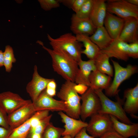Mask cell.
I'll use <instances>...</instances> for the list:
<instances>
[{
	"mask_svg": "<svg viewBox=\"0 0 138 138\" xmlns=\"http://www.w3.org/2000/svg\"><path fill=\"white\" fill-rule=\"evenodd\" d=\"M91 117L86 129L89 133L94 137L99 138L113 129L112 122L109 115L98 113Z\"/></svg>",
	"mask_w": 138,
	"mask_h": 138,
	"instance_id": "6",
	"label": "cell"
},
{
	"mask_svg": "<svg viewBox=\"0 0 138 138\" xmlns=\"http://www.w3.org/2000/svg\"><path fill=\"white\" fill-rule=\"evenodd\" d=\"M86 128L82 129L76 135L74 138H95L88 135L86 132Z\"/></svg>",
	"mask_w": 138,
	"mask_h": 138,
	"instance_id": "37",
	"label": "cell"
},
{
	"mask_svg": "<svg viewBox=\"0 0 138 138\" xmlns=\"http://www.w3.org/2000/svg\"><path fill=\"white\" fill-rule=\"evenodd\" d=\"M106 3L107 12L125 19L130 17L138 18V6L125 0H109Z\"/></svg>",
	"mask_w": 138,
	"mask_h": 138,
	"instance_id": "8",
	"label": "cell"
},
{
	"mask_svg": "<svg viewBox=\"0 0 138 138\" xmlns=\"http://www.w3.org/2000/svg\"><path fill=\"white\" fill-rule=\"evenodd\" d=\"M76 36L77 40L82 43L85 47L82 53L85 54L89 60H94L100 51L99 48L91 40L88 35L80 34Z\"/></svg>",
	"mask_w": 138,
	"mask_h": 138,
	"instance_id": "23",
	"label": "cell"
},
{
	"mask_svg": "<svg viewBox=\"0 0 138 138\" xmlns=\"http://www.w3.org/2000/svg\"><path fill=\"white\" fill-rule=\"evenodd\" d=\"M88 87L83 85L78 84L76 86V90L78 93L82 95L84 94L87 89Z\"/></svg>",
	"mask_w": 138,
	"mask_h": 138,
	"instance_id": "38",
	"label": "cell"
},
{
	"mask_svg": "<svg viewBox=\"0 0 138 138\" xmlns=\"http://www.w3.org/2000/svg\"><path fill=\"white\" fill-rule=\"evenodd\" d=\"M76 85L74 82L66 81L62 85L57 96L66 104L67 108L66 114L72 118L78 119L80 116L81 97L76 90Z\"/></svg>",
	"mask_w": 138,
	"mask_h": 138,
	"instance_id": "3",
	"label": "cell"
},
{
	"mask_svg": "<svg viewBox=\"0 0 138 138\" xmlns=\"http://www.w3.org/2000/svg\"><path fill=\"white\" fill-rule=\"evenodd\" d=\"M82 101L80 116L85 121L88 117L98 113L101 107L99 98L94 90L89 87L81 96Z\"/></svg>",
	"mask_w": 138,
	"mask_h": 138,
	"instance_id": "7",
	"label": "cell"
},
{
	"mask_svg": "<svg viewBox=\"0 0 138 138\" xmlns=\"http://www.w3.org/2000/svg\"><path fill=\"white\" fill-rule=\"evenodd\" d=\"M3 55V66L6 71L9 73L13 67V64L16 61L13 49L11 46L7 45L5 47Z\"/></svg>",
	"mask_w": 138,
	"mask_h": 138,
	"instance_id": "27",
	"label": "cell"
},
{
	"mask_svg": "<svg viewBox=\"0 0 138 138\" xmlns=\"http://www.w3.org/2000/svg\"><path fill=\"white\" fill-rule=\"evenodd\" d=\"M52 114H49L42 120L35 127L31 128L28 134H35L41 135L43 132L50 122Z\"/></svg>",
	"mask_w": 138,
	"mask_h": 138,
	"instance_id": "29",
	"label": "cell"
},
{
	"mask_svg": "<svg viewBox=\"0 0 138 138\" xmlns=\"http://www.w3.org/2000/svg\"><path fill=\"white\" fill-rule=\"evenodd\" d=\"M124 20L118 39L128 43L138 41V18L130 17Z\"/></svg>",
	"mask_w": 138,
	"mask_h": 138,
	"instance_id": "16",
	"label": "cell"
},
{
	"mask_svg": "<svg viewBox=\"0 0 138 138\" xmlns=\"http://www.w3.org/2000/svg\"><path fill=\"white\" fill-rule=\"evenodd\" d=\"M53 79L44 78L39 74L36 65H34L31 80L27 85L26 89L32 102L34 101L47 87L49 83Z\"/></svg>",
	"mask_w": 138,
	"mask_h": 138,
	"instance_id": "12",
	"label": "cell"
},
{
	"mask_svg": "<svg viewBox=\"0 0 138 138\" xmlns=\"http://www.w3.org/2000/svg\"><path fill=\"white\" fill-rule=\"evenodd\" d=\"M41 7L45 11L59 7L60 3L59 0H38Z\"/></svg>",
	"mask_w": 138,
	"mask_h": 138,
	"instance_id": "31",
	"label": "cell"
},
{
	"mask_svg": "<svg viewBox=\"0 0 138 138\" xmlns=\"http://www.w3.org/2000/svg\"><path fill=\"white\" fill-rule=\"evenodd\" d=\"M93 4V0H86L78 11L75 14L79 18H89Z\"/></svg>",
	"mask_w": 138,
	"mask_h": 138,
	"instance_id": "30",
	"label": "cell"
},
{
	"mask_svg": "<svg viewBox=\"0 0 138 138\" xmlns=\"http://www.w3.org/2000/svg\"><path fill=\"white\" fill-rule=\"evenodd\" d=\"M86 0H74L71 8L75 13H77Z\"/></svg>",
	"mask_w": 138,
	"mask_h": 138,
	"instance_id": "35",
	"label": "cell"
},
{
	"mask_svg": "<svg viewBox=\"0 0 138 138\" xmlns=\"http://www.w3.org/2000/svg\"><path fill=\"white\" fill-rule=\"evenodd\" d=\"M110 116L112 122L113 129L123 137L128 138L131 136H138V123L126 124L120 122L114 116Z\"/></svg>",
	"mask_w": 138,
	"mask_h": 138,
	"instance_id": "21",
	"label": "cell"
},
{
	"mask_svg": "<svg viewBox=\"0 0 138 138\" xmlns=\"http://www.w3.org/2000/svg\"><path fill=\"white\" fill-rule=\"evenodd\" d=\"M56 89L46 88L45 90L47 94L50 96L53 97L56 95Z\"/></svg>",
	"mask_w": 138,
	"mask_h": 138,
	"instance_id": "40",
	"label": "cell"
},
{
	"mask_svg": "<svg viewBox=\"0 0 138 138\" xmlns=\"http://www.w3.org/2000/svg\"><path fill=\"white\" fill-rule=\"evenodd\" d=\"M31 120H29L13 129L8 138H26L31 128Z\"/></svg>",
	"mask_w": 138,
	"mask_h": 138,
	"instance_id": "26",
	"label": "cell"
},
{
	"mask_svg": "<svg viewBox=\"0 0 138 138\" xmlns=\"http://www.w3.org/2000/svg\"><path fill=\"white\" fill-rule=\"evenodd\" d=\"M70 28L76 35L84 34L89 36L94 33L97 28L89 18H79L75 14L73 15L71 18Z\"/></svg>",
	"mask_w": 138,
	"mask_h": 138,
	"instance_id": "15",
	"label": "cell"
},
{
	"mask_svg": "<svg viewBox=\"0 0 138 138\" xmlns=\"http://www.w3.org/2000/svg\"><path fill=\"white\" fill-rule=\"evenodd\" d=\"M89 37L100 50L107 47L114 40L104 26L97 28L94 33Z\"/></svg>",
	"mask_w": 138,
	"mask_h": 138,
	"instance_id": "24",
	"label": "cell"
},
{
	"mask_svg": "<svg viewBox=\"0 0 138 138\" xmlns=\"http://www.w3.org/2000/svg\"><path fill=\"white\" fill-rule=\"evenodd\" d=\"M63 136V137H61V138H71L69 135H66Z\"/></svg>",
	"mask_w": 138,
	"mask_h": 138,
	"instance_id": "44",
	"label": "cell"
},
{
	"mask_svg": "<svg viewBox=\"0 0 138 138\" xmlns=\"http://www.w3.org/2000/svg\"><path fill=\"white\" fill-rule=\"evenodd\" d=\"M38 42L50 55L54 71L66 81L75 83L79 69L78 63L61 52L47 48L41 41H38Z\"/></svg>",
	"mask_w": 138,
	"mask_h": 138,
	"instance_id": "1",
	"label": "cell"
},
{
	"mask_svg": "<svg viewBox=\"0 0 138 138\" xmlns=\"http://www.w3.org/2000/svg\"><path fill=\"white\" fill-rule=\"evenodd\" d=\"M111 61L114 68V77L112 83L105 90V95L109 97L118 95L119 91L118 88L121 83L136 73L138 70L136 66L128 64L126 67H123L118 62L112 59Z\"/></svg>",
	"mask_w": 138,
	"mask_h": 138,
	"instance_id": "5",
	"label": "cell"
},
{
	"mask_svg": "<svg viewBox=\"0 0 138 138\" xmlns=\"http://www.w3.org/2000/svg\"><path fill=\"white\" fill-rule=\"evenodd\" d=\"M128 47V43L118 39L114 40L107 47L100 50V52L106 54L109 58L113 57L126 61L129 58Z\"/></svg>",
	"mask_w": 138,
	"mask_h": 138,
	"instance_id": "14",
	"label": "cell"
},
{
	"mask_svg": "<svg viewBox=\"0 0 138 138\" xmlns=\"http://www.w3.org/2000/svg\"><path fill=\"white\" fill-rule=\"evenodd\" d=\"M128 55L129 57L138 58V41L128 43Z\"/></svg>",
	"mask_w": 138,
	"mask_h": 138,
	"instance_id": "32",
	"label": "cell"
},
{
	"mask_svg": "<svg viewBox=\"0 0 138 138\" xmlns=\"http://www.w3.org/2000/svg\"><path fill=\"white\" fill-rule=\"evenodd\" d=\"M99 138H124L113 129L107 132Z\"/></svg>",
	"mask_w": 138,
	"mask_h": 138,
	"instance_id": "34",
	"label": "cell"
},
{
	"mask_svg": "<svg viewBox=\"0 0 138 138\" xmlns=\"http://www.w3.org/2000/svg\"><path fill=\"white\" fill-rule=\"evenodd\" d=\"M124 21L123 19L107 12L104 21V26L113 40L119 38L123 28Z\"/></svg>",
	"mask_w": 138,
	"mask_h": 138,
	"instance_id": "17",
	"label": "cell"
},
{
	"mask_svg": "<svg viewBox=\"0 0 138 138\" xmlns=\"http://www.w3.org/2000/svg\"><path fill=\"white\" fill-rule=\"evenodd\" d=\"M60 3L71 8L74 0H59Z\"/></svg>",
	"mask_w": 138,
	"mask_h": 138,
	"instance_id": "39",
	"label": "cell"
},
{
	"mask_svg": "<svg viewBox=\"0 0 138 138\" xmlns=\"http://www.w3.org/2000/svg\"><path fill=\"white\" fill-rule=\"evenodd\" d=\"M7 113L0 107V126L9 129Z\"/></svg>",
	"mask_w": 138,
	"mask_h": 138,
	"instance_id": "33",
	"label": "cell"
},
{
	"mask_svg": "<svg viewBox=\"0 0 138 138\" xmlns=\"http://www.w3.org/2000/svg\"><path fill=\"white\" fill-rule=\"evenodd\" d=\"M109 58L106 54L100 51L94 60L97 70L111 77L113 75V71Z\"/></svg>",
	"mask_w": 138,
	"mask_h": 138,
	"instance_id": "25",
	"label": "cell"
},
{
	"mask_svg": "<svg viewBox=\"0 0 138 138\" xmlns=\"http://www.w3.org/2000/svg\"><path fill=\"white\" fill-rule=\"evenodd\" d=\"M58 114L65 124L64 130L62 135L63 136L69 135L71 138H74L82 129L86 128L87 126V122L72 118L62 111H59Z\"/></svg>",
	"mask_w": 138,
	"mask_h": 138,
	"instance_id": "13",
	"label": "cell"
},
{
	"mask_svg": "<svg viewBox=\"0 0 138 138\" xmlns=\"http://www.w3.org/2000/svg\"><path fill=\"white\" fill-rule=\"evenodd\" d=\"M3 52L0 50V67L3 66Z\"/></svg>",
	"mask_w": 138,
	"mask_h": 138,
	"instance_id": "42",
	"label": "cell"
},
{
	"mask_svg": "<svg viewBox=\"0 0 138 138\" xmlns=\"http://www.w3.org/2000/svg\"><path fill=\"white\" fill-rule=\"evenodd\" d=\"M56 84L55 80L53 79L48 84L46 88L56 89Z\"/></svg>",
	"mask_w": 138,
	"mask_h": 138,
	"instance_id": "41",
	"label": "cell"
},
{
	"mask_svg": "<svg viewBox=\"0 0 138 138\" xmlns=\"http://www.w3.org/2000/svg\"><path fill=\"white\" fill-rule=\"evenodd\" d=\"M129 3L136 6H138V0H126Z\"/></svg>",
	"mask_w": 138,
	"mask_h": 138,
	"instance_id": "43",
	"label": "cell"
},
{
	"mask_svg": "<svg viewBox=\"0 0 138 138\" xmlns=\"http://www.w3.org/2000/svg\"><path fill=\"white\" fill-rule=\"evenodd\" d=\"M64 129L55 126L50 122L43 133L41 138H61Z\"/></svg>",
	"mask_w": 138,
	"mask_h": 138,
	"instance_id": "28",
	"label": "cell"
},
{
	"mask_svg": "<svg viewBox=\"0 0 138 138\" xmlns=\"http://www.w3.org/2000/svg\"><path fill=\"white\" fill-rule=\"evenodd\" d=\"M25 100L18 94L10 91L0 93V107L8 114L32 102Z\"/></svg>",
	"mask_w": 138,
	"mask_h": 138,
	"instance_id": "10",
	"label": "cell"
},
{
	"mask_svg": "<svg viewBox=\"0 0 138 138\" xmlns=\"http://www.w3.org/2000/svg\"><path fill=\"white\" fill-rule=\"evenodd\" d=\"M78 63L79 69L75 83L76 84H82L90 87L89 75L92 72L96 70L94 60L89 59L85 61L82 60Z\"/></svg>",
	"mask_w": 138,
	"mask_h": 138,
	"instance_id": "18",
	"label": "cell"
},
{
	"mask_svg": "<svg viewBox=\"0 0 138 138\" xmlns=\"http://www.w3.org/2000/svg\"><path fill=\"white\" fill-rule=\"evenodd\" d=\"M12 130L0 126V138H8Z\"/></svg>",
	"mask_w": 138,
	"mask_h": 138,
	"instance_id": "36",
	"label": "cell"
},
{
	"mask_svg": "<svg viewBox=\"0 0 138 138\" xmlns=\"http://www.w3.org/2000/svg\"><path fill=\"white\" fill-rule=\"evenodd\" d=\"M53 49L61 52L78 63L82 59L83 44L71 33H64L56 38L47 34Z\"/></svg>",
	"mask_w": 138,
	"mask_h": 138,
	"instance_id": "2",
	"label": "cell"
},
{
	"mask_svg": "<svg viewBox=\"0 0 138 138\" xmlns=\"http://www.w3.org/2000/svg\"><path fill=\"white\" fill-rule=\"evenodd\" d=\"M124 97L126 99L123 108L124 111L133 117L137 118L135 114L138 111V84L133 88L126 90Z\"/></svg>",
	"mask_w": 138,
	"mask_h": 138,
	"instance_id": "19",
	"label": "cell"
},
{
	"mask_svg": "<svg viewBox=\"0 0 138 138\" xmlns=\"http://www.w3.org/2000/svg\"><path fill=\"white\" fill-rule=\"evenodd\" d=\"M36 112L47 110L49 111H63L66 112L67 107L65 102L57 100L48 95L45 89L40 94L36 99L32 102Z\"/></svg>",
	"mask_w": 138,
	"mask_h": 138,
	"instance_id": "9",
	"label": "cell"
},
{
	"mask_svg": "<svg viewBox=\"0 0 138 138\" xmlns=\"http://www.w3.org/2000/svg\"><path fill=\"white\" fill-rule=\"evenodd\" d=\"M111 77L97 70L93 71L91 72L89 77L90 87L94 90H106L111 84Z\"/></svg>",
	"mask_w": 138,
	"mask_h": 138,
	"instance_id": "22",
	"label": "cell"
},
{
	"mask_svg": "<svg viewBox=\"0 0 138 138\" xmlns=\"http://www.w3.org/2000/svg\"><path fill=\"white\" fill-rule=\"evenodd\" d=\"M107 12L105 0H93L92 8L89 18L96 28L103 26Z\"/></svg>",
	"mask_w": 138,
	"mask_h": 138,
	"instance_id": "20",
	"label": "cell"
},
{
	"mask_svg": "<svg viewBox=\"0 0 138 138\" xmlns=\"http://www.w3.org/2000/svg\"><path fill=\"white\" fill-rule=\"evenodd\" d=\"M99 97L101 103V107L98 113L107 114L115 117L121 122L131 124L132 123L127 116L122 106V100L119 97L117 101L110 99L102 91V90H94Z\"/></svg>",
	"mask_w": 138,
	"mask_h": 138,
	"instance_id": "4",
	"label": "cell"
},
{
	"mask_svg": "<svg viewBox=\"0 0 138 138\" xmlns=\"http://www.w3.org/2000/svg\"><path fill=\"white\" fill-rule=\"evenodd\" d=\"M36 112L32 102L8 114L7 120L10 129L13 130L23 124Z\"/></svg>",
	"mask_w": 138,
	"mask_h": 138,
	"instance_id": "11",
	"label": "cell"
}]
</instances>
